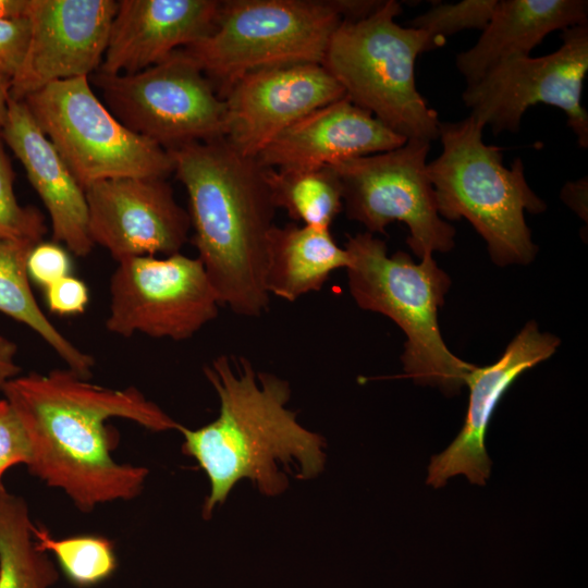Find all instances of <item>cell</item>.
Returning <instances> with one entry per match:
<instances>
[{
	"label": "cell",
	"instance_id": "cell-1",
	"mask_svg": "<svg viewBox=\"0 0 588 588\" xmlns=\"http://www.w3.org/2000/svg\"><path fill=\"white\" fill-rule=\"evenodd\" d=\"M1 391L26 433L29 473L83 513L137 498L147 479V468L113 458L107 420L123 418L156 432L180 427L137 388H106L68 367L19 375Z\"/></svg>",
	"mask_w": 588,
	"mask_h": 588
},
{
	"label": "cell",
	"instance_id": "cell-2",
	"mask_svg": "<svg viewBox=\"0 0 588 588\" xmlns=\"http://www.w3.org/2000/svg\"><path fill=\"white\" fill-rule=\"evenodd\" d=\"M204 373L218 394L219 415L200 428L180 425L177 429L184 438L183 452L197 461L209 479L204 517L242 479L252 480L266 495H277L287 487L280 466H294L299 479L322 470L324 441L286 407L287 381L256 371L244 356L225 354L205 366Z\"/></svg>",
	"mask_w": 588,
	"mask_h": 588
},
{
	"label": "cell",
	"instance_id": "cell-3",
	"mask_svg": "<svg viewBox=\"0 0 588 588\" xmlns=\"http://www.w3.org/2000/svg\"><path fill=\"white\" fill-rule=\"evenodd\" d=\"M188 198L192 242L221 306L246 317L268 310V240L275 207L266 168L217 138L168 150Z\"/></svg>",
	"mask_w": 588,
	"mask_h": 588
},
{
	"label": "cell",
	"instance_id": "cell-4",
	"mask_svg": "<svg viewBox=\"0 0 588 588\" xmlns=\"http://www.w3.org/2000/svg\"><path fill=\"white\" fill-rule=\"evenodd\" d=\"M483 128L471 115L440 123L442 151L427 163L438 211L449 220L467 219L497 265H527L538 248L524 212L537 215L547 205L529 187L523 161L504 167L503 149L483 143Z\"/></svg>",
	"mask_w": 588,
	"mask_h": 588
},
{
	"label": "cell",
	"instance_id": "cell-5",
	"mask_svg": "<svg viewBox=\"0 0 588 588\" xmlns=\"http://www.w3.org/2000/svg\"><path fill=\"white\" fill-rule=\"evenodd\" d=\"M381 1L226 0L213 30L182 48L222 99L253 71L296 63L322 64L329 41L343 20L372 13Z\"/></svg>",
	"mask_w": 588,
	"mask_h": 588
},
{
	"label": "cell",
	"instance_id": "cell-6",
	"mask_svg": "<svg viewBox=\"0 0 588 588\" xmlns=\"http://www.w3.org/2000/svg\"><path fill=\"white\" fill-rule=\"evenodd\" d=\"M348 289L365 310L382 314L405 333L401 359L416 383L457 392L476 367L456 357L442 340L438 309L451 281L432 255L415 264L404 252L388 255L387 244L369 232L348 236Z\"/></svg>",
	"mask_w": 588,
	"mask_h": 588
},
{
	"label": "cell",
	"instance_id": "cell-7",
	"mask_svg": "<svg viewBox=\"0 0 588 588\" xmlns=\"http://www.w3.org/2000/svg\"><path fill=\"white\" fill-rule=\"evenodd\" d=\"M401 12L399 2L385 0L365 17L343 20L322 65L352 103L405 138L430 143L441 122L416 87L415 62L441 45L422 29L399 25Z\"/></svg>",
	"mask_w": 588,
	"mask_h": 588
},
{
	"label": "cell",
	"instance_id": "cell-8",
	"mask_svg": "<svg viewBox=\"0 0 588 588\" xmlns=\"http://www.w3.org/2000/svg\"><path fill=\"white\" fill-rule=\"evenodd\" d=\"M23 101L84 189L108 179L174 172L170 152L124 126L87 76L53 82Z\"/></svg>",
	"mask_w": 588,
	"mask_h": 588
},
{
	"label": "cell",
	"instance_id": "cell-9",
	"mask_svg": "<svg viewBox=\"0 0 588 588\" xmlns=\"http://www.w3.org/2000/svg\"><path fill=\"white\" fill-rule=\"evenodd\" d=\"M89 79L124 126L166 150L225 135V102L183 49L136 73Z\"/></svg>",
	"mask_w": 588,
	"mask_h": 588
},
{
	"label": "cell",
	"instance_id": "cell-10",
	"mask_svg": "<svg viewBox=\"0 0 588 588\" xmlns=\"http://www.w3.org/2000/svg\"><path fill=\"white\" fill-rule=\"evenodd\" d=\"M430 143L409 138L395 149L332 166L342 185L343 209L367 232L385 233L403 222L407 244L420 259L454 247L455 229L440 216L427 173Z\"/></svg>",
	"mask_w": 588,
	"mask_h": 588
},
{
	"label": "cell",
	"instance_id": "cell-11",
	"mask_svg": "<svg viewBox=\"0 0 588 588\" xmlns=\"http://www.w3.org/2000/svg\"><path fill=\"white\" fill-rule=\"evenodd\" d=\"M109 332L183 341L217 318L221 306L199 258L181 253L118 262L110 283Z\"/></svg>",
	"mask_w": 588,
	"mask_h": 588
},
{
	"label": "cell",
	"instance_id": "cell-12",
	"mask_svg": "<svg viewBox=\"0 0 588 588\" xmlns=\"http://www.w3.org/2000/svg\"><path fill=\"white\" fill-rule=\"evenodd\" d=\"M552 53L506 60L473 84L462 98L470 114L497 135L516 133L526 110L537 103L561 109L580 147H588V114L581 105L588 71V22L563 30Z\"/></svg>",
	"mask_w": 588,
	"mask_h": 588
},
{
	"label": "cell",
	"instance_id": "cell-13",
	"mask_svg": "<svg viewBox=\"0 0 588 588\" xmlns=\"http://www.w3.org/2000/svg\"><path fill=\"white\" fill-rule=\"evenodd\" d=\"M84 191L90 240L118 262L176 254L187 242L189 216L176 203L167 179H108Z\"/></svg>",
	"mask_w": 588,
	"mask_h": 588
},
{
	"label": "cell",
	"instance_id": "cell-14",
	"mask_svg": "<svg viewBox=\"0 0 588 588\" xmlns=\"http://www.w3.org/2000/svg\"><path fill=\"white\" fill-rule=\"evenodd\" d=\"M117 9L114 0H29V40L11 98L23 100L53 82L96 73Z\"/></svg>",
	"mask_w": 588,
	"mask_h": 588
},
{
	"label": "cell",
	"instance_id": "cell-15",
	"mask_svg": "<svg viewBox=\"0 0 588 588\" xmlns=\"http://www.w3.org/2000/svg\"><path fill=\"white\" fill-rule=\"evenodd\" d=\"M345 97L320 63H296L245 74L224 94L228 143L246 157L257 156L306 114Z\"/></svg>",
	"mask_w": 588,
	"mask_h": 588
},
{
	"label": "cell",
	"instance_id": "cell-16",
	"mask_svg": "<svg viewBox=\"0 0 588 588\" xmlns=\"http://www.w3.org/2000/svg\"><path fill=\"white\" fill-rule=\"evenodd\" d=\"M559 344V338L541 332L535 321H529L494 364L475 367L469 372L465 382L469 387V402L464 426L442 453L431 457L428 485L441 488L460 474L471 483L485 485L491 468L485 437L497 405L522 372L552 356Z\"/></svg>",
	"mask_w": 588,
	"mask_h": 588
},
{
	"label": "cell",
	"instance_id": "cell-17",
	"mask_svg": "<svg viewBox=\"0 0 588 588\" xmlns=\"http://www.w3.org/2000/svg\"><path fill=\"white\" fill-rule=\"evenodd\" d=\"M222 1L120 0L97 72L132 74L208 36Z\"/></svg>",
	"mask_w": 588,
	"mask_h": 588
},
{
	"label": "cell",
	"instance_id": "cell-18",
	"mask_svg": "<svg viewBox=\"0 0 588 588\" xmlns=\"http://www.w3.org/2000/svg\"><path fill=\"white\" fill-rule=\"evenodd\" d=\"M406 140L344 97L290 125L256 159L265 168L311 170L395 149Z\"/></svg>",
	"mask_w": 588,
	"mask_h": 588
},
{
	"label": "cell",
	"instance_id": "cell-19",
	"mask_svg": "<svg viewBox=\"0 0 588 588\" xmlns=\"http://www.w3.org/2000/svg\"><path fill=\"white\" fill-rule=\"evenodd\" d=\"M0 130L48 211L53 242L75 256H87L95 245L88 232L85 191L23 100L10 98Z\"/></svg>",
	"mask_w": 588,
	"mask_h": 588
},
{
	"label": "cell",
	"instance_id": "cell-20",
	"mask_svg": "<svg viewBox=\"0 0 588 588\" xmlns=\"http://www.w3.org/2000/svg\"><path fill=\"white\" fill-rule=\"evenodd\" d=\"M586 0H498L477 42L456 57V68L473 84L500 63L527 57L550 33L587 23Z\"/></svg>",
	"mask_w": 588,
	"mask_h": 588
},
{
	"label": "cell",
	"instance_id": "cell-21",
	"mask_svg": "<svg viewBox=\"0 0 588 588\" xmlns=\"http://www.w3.org/2000/svg\"><path fill=\"white\" fill-rule=\"evenodd\" d=\"M350 256L330 229L290 223L270 231L265 272L269 295L287 302L322 289L330 274L347 268Z\"/></svg>",
	"mask_w": 588,
	"mask_h": 588
},
{
	"label": "cell",
	"instance_id": "cell-22",
	"mask_svg": "<svg viewBox=\"0 0 588 588\" xmlns=\"http://www.w3.org/2000/svg\"><path fill=\"white\" fill-rule=\"evenodd\" d=\"M34 245L0 238V313L37 333L82 377L90 378L95 359L64 336L39 307L27 272L26 261Z\"/></svg>",
	"mask_w": 588,
	"mask_h": 588
},
{
	"label": "cell",
	"instance_id": "cell-23",
	"mask_svg": "<svg viewBox=\"0 0 588 588\" xmlns=\"http://www.w3.org/2000/svg\"><path fill=\"white\" fill-rule=\"evenodd\" d=\"M26 501L7 490L0 494V588H52L59 572L33 536Z\"/></svg>",
	"mask_w": 588,
	"mask_h": 588
},
{
	"label": "cell",
	"instance_id": "cell-24",
	"mask_svg": "<svg viewBox=\"0 0 588 588\" xmlns=\"http://www.w3.org/2000/svg\"><path fill=\"white\" fill-rule=\"evenodd\" d=\"M275 208L304 225L330 229L343 210L342 185L332 167L285 171L266 168Z\"/></svg>",
	"mask_w": 588,
	"mask_h": 588
},
{
	"label": "cell",
	"instance_id": "cell-25",
	"mask_svg": "<svg viewBox=\"0 0 588 588\" xmlns=\"http://www.w3.org/2000/svg\"><path fill=\"white\" fill-rule=\"evenodd\" d=\"M32 531L37 548L52 555L68 580L78 588L106 581L118 567L114 544L106 537L81 535L54 538L46 527L35 523Z\"/></svg>",
	"mask_w": 588,
	"mask_h": 588
},
{
	"label": "cell",
	"instance_id": "cell-26",
	"mask_svg": "<svg viewBox=\"0 0 588 588\" xmlns=\"http://www.w3.org/2000/svg\"><path fill=\"white\" fill-rule=\"evenodd\" d=\"M0 130V238L35 245L47 228L42 215L22 206L14 192V171L4 149Z\"/></svg>",
	"mask_w": 588,
	"mask_h": 588
},
{
	"label": "cell",
	"instance_id": "cell-27",
	"mask_svg": "<svg viewBox=\"0 0 588 588\" xmlns=\"http://www.w3.org/2000/svg\"><path fill=\"white\" fill-rule=\"evenodd\" d=\"M498 0H464L437 3L409 22V27L427 32L440 45L445 37L464 29L482 30L489 23Z\"/></svg>",
	"mask_w": 588,
	"mask_h": 588
},
{
	"label": "cell",
	"instance_id": "cell-28",
	"mask_svg": "<svg viewBox=\"0 0 588 588\" xmlns=\"http://www.w3.org/2000/svg\"><path fill=\"white\" fill-rule=\"evenodd\" d=\"M29 443L24 428L9 402L0 400V494L5 491L2 478L12 466L27 465Z\"/></svg>",
	"mask_w": 588,
	"mask_h": 588
},
{
	"label": "cell",
	"instance_id": "cell-29",
	"mask_svg": "<svg viewBox=\"0 0 588 588\" xmlns=\"http://www.w3.org/2000/svg\"><path fill=\"white\" fill-rule=\"evenodd\" d=\"M29 280L44 289L70 274L71 260L66 249L56 242H38L26 261Z\"/></svg>",
	"mask_w": 588,
	"mask_h": 588
},
{
	"label": "cell",
	"instance_id": "cell-30",
	"mask_svg": "<svg viewBox=\"0 0 588 588\" xmlns=\"http://www.w3.org/2000/svg\"><path fill=\"white\" fill-rule=\"evenodd\" d=\"M29 40L27 17L0 21V74L12 78L19 72Z\"/></svg>",
	"mask_w": 588,
	"mask_h": 588
},
{
	"label": "cell",
	"instance_id": "cell-31",
	"mask_svg": "<svg viewBox=\"0 0 588 588\" xmlns=\"http://www.w3.org/2000/svg\"><path fill=\"white\" fill-rule=\"evenodd\" d=\"M45 292L50 311L61 316L84 313L89 301L86 284L71 274L52 283Z\"/></svg>",
	"mask_w": 588,
	"mask_h": 588
},
{
	"label": "cell",
	"instance_id": "cell-32",
	"mask_svg": "<svg viewBox=\"0 0 588 588\" xmlns=\"http://www.w3.org/2000/svg\"><path fill=\"white\" fill-rule=\"evenodd\" d=\"M16 355V344L0 333V391L10 380L21 375Z\"/></svg>",
	"mask_w": 588,
	"mask_h": 588
},
{
	"label": "cell",
	"instance_id": "cell-33",
	"mask_svg": "<svg viewBox=\"0 0 588 588\" xmlns=\"http://www.w3.org/2000/svg\"><path fill=\"white\" fill-rule=\"evenodd\" d=\"M562 198L586 220L587 177H581L576 182H567L562 189Z\"/></svg>",
	"mask_w": 588,
	"mask_h": 588
},
{
	"label": "cell",
	"instance_id": "cell-34",
	"mask_svg": "<svg viewBox=\"0 0 588 588\" xmlns=\"http://www.w3.org/2000/svg\"><path fill=\"white\" fill-rule=\"evenodd\" d=\"M29 0H0V21L25 17Z\"/></svg>",
	"mask_w": 588,
	"mask_h": 588
},
{
	"label": "cell",
	"instance_id": "cell-35",
	"mask_svg": "<svg viewBox=\"0 0 588 588\" xmlns=\"http://www.w3.org/2000/svg\"><path fill=\"white\" fill-rule=\"evenodd\" d=\"M11 78L0 74V127L7 114L8 103L11 98Z\"/></svg>",
	"mask_w": 588,
	"mask_h": 588
}]
</instances>
